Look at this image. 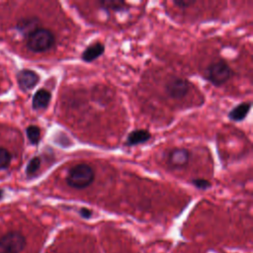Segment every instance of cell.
<instances>
[{"label":"cell","instance_id":"6da1fadb","mask_svg":"<svg viewBox=\"0 0 253 253\" xmlns=\"http://www.w3.org/2000/svg\"><path fill=\"white\" fill-rule=\"evenodd\" d=\"M95 178L94 170L91 166L85 163H80L69 169L66 183L74 189H84L90 186Z\"/></svg>","mask_w":253,"mask_h":253},{"label":"cell","instance_id":"7a4b0ae2","mask_svg":"<svg viewBox=\"0 0 253 253\" xmlns=\"http://www.w3.org/2000/svg\"><path fill=\"white\" fill-rule=\"evenodd\" d=\"M55 42L51 31L39 28L27 37V47L33 52H43L50 49Z\"/></svg>","mask_w":253,"mask_h":253},{"label":"cell","instance_id":"3957f363","mask_svg":"<svg viewBox=\"0 0 253 253\" xmlns=\"http://www.w3.org/2000/svg\"><path fill=\"white\" fill-rule=\"evenodd\" d=\"M232 75V69L223 60H218L211 63L206 71L207 80H209L214 86H220L224 84L231 78Z\"/></svg>","mask_w":253,"mask_h":253},{"label":"cell","instance_id":"277c9868","mask_svg":"<svg viewBox=\"0 0 253 253\" xmlns=\"http://www.w3.org/2000/svg\"><path fill=\"white\" fill-rule=\"evenodd\" d=\"M26 246V238L19 231H10L0 237V253H20Z\"/></svg>","mask_w":253,"mask_h":253},{"label":"cell","instance_id":"5b68a950","mask_svg":"<svg viewBox=\"0 0 253 253\" xmlns=\"http://www.w3.org/2000/svg\"><path fill=\"white\" fill-rule=\"evenodd\" d=\"M190 89V83L187 79L181 77H173L168 80L165 86L166 93L174 99L183 98Z\"/></svg>","mask_w":253,"mask_h":253},{"label":"cell","instance_id":"8992f818","mask_svg":"<svg viewBox=\"0 0 253 253\" xmlns=\"http://www.w3.org/2000/svg\"><path fill=\"white\" fill-rule=\"evenodd\" d=\"M17 81L22 90L28 91L33 89L39 83L40 77L31 69H23L17 74Z\"/></svg>","mask_w":253,"mask_h":253},{"label":"cell","instance_id":"52a82bcc","mask_svg":"<svg viewBox=\"0 0 253 253\" xmlns=\"http://www.w3.org/2000/svg\"><path fill=\"white\" fill-rule=\"evenodd\" d=\"M190 161V152L185 148H175L168 155V163L173 168L185 167Z\"/></svg>","mask_w":253,"mask_h":253},{"label":"cell","instance_id":"ba28073f","mask_svg":"<svg viewBox=\"0 0 253 253\" xmlns=\"http://www.w3.org/2000/svg\"><path fill=\"white\" fill-rule=\"evenodd\" d=\"M105 51V45L101 42H95L88 45L82 52L81 58L85 62H92L99 58Z\"/></svg>","mask_w":253,"mask_h":253},{"label":"cell","instance_id":"9c48e42d","mask_svg":"<svg viewBox=\"0 0 253 253\" xmlns=\"http://www.w3.org/2000/svg\"><path fill=\"white\" fill-rule=\"evenodd\" d=\"M151 138V134L146 129H135L128 133L125 144L126 146H134L146 142Z\"/></svg>","mask_w":253,"mask_h":253},{"label":"cell","instance_id":"30bf717a","mask_svg":"<svg viewBox=\"0 0 253 253\" xmlns=\"http://www.w3.org/2000/svg\"><path fill=\"white\" fill-rule=\"evenodd\" d=\"M51 99L50 93L45 89L38 90L32 100V106L34 110H43L45 109Z\"/></svg>","mask_w":253,"mask_h":253},{"label":"cell","instance_id":"8fae6325","mask_svg":"<svg viewBox=\"0 0 253 253\" xmlns=\"http://www.w3.org/2000/svg\"><path fill=\"white\" fill-rule=\"evenodd\" d=\"M251 109V104L249 102H242L235 106L229 113L228 119L233 122H242L248 115Z\"/></svg>","mask_w":253,"mask_h":253},{"label":"cell","instance_id":"7c38bea8","mask_svg":"<svg viewBox=\"0 0 253 253\" xmlns=\"http://www.w3.org/2000/svg\"><path fill=\"white\" fill-rule=\"evenodd\" d=\"M39 20L37 18H28L24 19L21 22H19L17 28L19 31L24 34L26 37H28L30 34H32L34 31L39 29Z\"/></svg>","mask_w":253,"mask_h":253},{"label":"cell","instance_id":"4fadbf2b","mask_svg":"<svg viewBox=\"0 0 253 253\" xmlns=\"http://www.w3.org/2000/svg\"><path fill=\"white\" fill-rule=\"evenodd\" d=\"M99 4L101 5L102 9L106 11L121 12L126 9V3L121 0H103V1H100Z\"/></svg>","mask_w":253,"mask_h":253},{"label":"cell","instance_id":"5bb4252c","mask_svg":"<svg viewBox=\"0 0 253 253\" xmlns=\"http://www.w3.org/2000/svg\"><path fill=\"white\" fill-rule=\"evenodd\" d=\"M27 137L32 144H38L41 139V129L37 126H29L26 129Z\"/></svg>","mask_w":253,"mask_h":253},{"label":"cell","instance_id":"9a60e30c","mask_svg":"<svg viewBox=\"0 0 253 253\" xmlns=\"http://www.w3.org/2000/svg\"><path fill=\"white\" fill-rule=\"evenodd\" d=\"M40 167H41V159H40V157H38V156L33 157L29 161V163L27 165V168H26L27 176L28 177H33L38 172Z\"/></svg>","mask_w":253,"mask_h":253},{"label":"cell","instance_id":"2e32d148","mask_svg":"<svg viewBox=\"0 0 253 253\" xmlns=\"http://www.w3.org/2000/svg\"><path fill=\"white\" fill-rule=\"evenodd\" d=\"M11 153L4 147H0V170L7 168L11 163Z\"/></svg>","mask_w":253,"mask_h":253},{"label":"cell","instance_id":"e0dca14e","mask_svg":"<svg viewBox=\"0 0 253 253\" xmlns=\"http://www.w3.org/2000/svg\"><path fill=\"white\" fill-rule=\"evenodd\" d=\"M191 183L198 189H201V190H207L208 188H210L211 186V182L206 180V179H193L191 181Z\"/></svg>","mask_w":253,"mask_h":253},{"label":"cell","instance_id":"ac0fdd59","mask_svg":"<svg viewBox=\"0 0 253 253\" xmlns=\"http://www.w3.org/2000/svg\"><path fill=\"white\" fill-rule=\"evenodd\" d=\"M196 1H190V0H176L174 1V4L177 5L180 8H188L189 6L195 4Z\"/></svg>","mask_w":253,"mask_h":253},{"label":"cell","instance_id":"d6986e66","mask_svg":"<svg viewBox=\"0 0 253 253\" xmlns=\"http://www.w3.org/2000/svg\"><path fill=\"white\" fill-rule=\"evenodd\" d=\"M79 213H80V215H81L82 217H84V218H88V217H90V216H91L92 211H91L90 210L86 209V208H82V209L80 210Z\"/></svg>","mask_w":253,"mask_h":253},{"label":"cell","instance_id":"ffe728a7","mask_svg":"<svg viewBox=\"0 0 253 253\" xmlns=\"http://www.w3.org/2000/svg\"><path fill=\"white\" fill-rule=\"evenodd\" d=\"M2 195H3V191H2V190H0V199L2 198Z\"/></svg>","mask_w":253,"mask_h":253}]
</instances>
